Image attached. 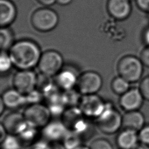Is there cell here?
Segmentation results:
<instances>
[{
    "mask_svg": "<svg viewBox=\"0 0 149 149\" xmlns=\"http://www.w3.org/2000/svg\"><path fill=\"white\" fill-rule=\"evenodd\" d=\"M9 54L16 68L30 70L38 65L42 54L37 43L30 40H22L13 44Z\"/></svg>",
    "mask_w": 149,
    "mask_h": 149,
    "instance_id": "6da1fadb",
    "label": "cell"
},
{
    "mask_svg": "<svg viewBox=\"0 0 149 149\" xmlns=\"http://www.w3.org/2000/svg\"><path fill=\"white\" fill-rule=\"evenodd\" d=\"M144 66L140 58L128 55L122 57L119 60L117 70L119 76L129 83H136L141 80Z\"/></svg>",
    "mask_w": 149,
    "mask_h": 149,
    "instance_id": "7a4b0ae2",
    "label": "cell"
},
{
    "mask_svg": "<svg viewBox=\"0 0 149 149\" xmlns=\"http://www.w3.org/2000/svg\"><path fill=\"white\" fill-rule=\"evenodd\" d=\"M96 124L104 133L113 134L122 126V116L117 109L106 104L102 113L96 118Z\"/></svg>",
    "mask_w": 149,
    "mask_h": 149,
    "instance_id": "3957f363",
    "label": "cell"
},
{
    "mask_svg": "<svg viewBox=\"0 0 149 149\" xmlns=\"http://www.w3.org/2000/svg\"><path fill=\"white\" fill-rule=\"evenodd\" d=\"M23 115L29 126L39 129L44 127L50 122L52 115L47 106L38 103L29 105Z\"/></svg>",
    "mask_w": 149,
    "mask_h": 149,
    "instance_id": "277c9868",
    "label": "cell"
},
{
    "mask_svg": "<svg viewBox=\"0 0 149 149\" xmlns=\"http://www.w3.org/2000/svg\"><path fill=\"white\" fill-rule=\"evenodd\" d=\"M59 17L57 13L48 8L37 9L32 14L31 22L38 31L46 32L53 30L57 26Z\"/></svg>",
    "mask_w": 149,
    "mask_h": 149,
    "instance_id": "5b68a950",
    "label": "cell"
},
{
    "mask_svg": "<svg viewBox=\"0 0 149 149\" xmlns=\"http://www.w3.org/2000/svg\"><path fill=\"white\" fill-rule=\"evenodd\" d=\"M63 63V58L59 52L48 50L41 54L37 66L41 73L52 77L61 71Z\"/></svg>",
    "mask_w": 149,
    "mask_h": 149,
    "instance_id": "8992f818",
    "label": "cell"
},
{
    "mask_svg": "<svg viewBox=\"0 0 149 149\" xmlns=\"http://www.w3.org/2000/svg\"><path fill=\"white\" fill-rule=\"evenodd\" d=\"M102 85L100 74L94 71H87L78 77L77 87L80 93L83 95L93 94L98 92Z\"/></svg>",
    "mask_w": 149,
    "mask_h": 149,
    "instance_id": "52a82bcc",
    "label": "cell"
},
{
    "mask_svg": "<svg viewBox=\"0 0 149 149\" xmlns=\"http://www.w3.org/2000/svg\"><path fill=\"white\" fill-rule=\"evenodd\" d=\"M106 107L102 99L96 95H83L79 104V108L85 116L97 118L104 111Z\"/></svg>",
    "mask_w": 149,
    "mask_h": 149,
    "instance_id": "ba28073f",
    "label": "cell"
},
{
    "mask_svg": "<svg viewBox=\"0 0 149 149\" xmlns=\"http://www.w3.org/2000/svg\"><path fill=\"white\" fill-rule=\"evenodd\" d=\"M37 76L30 70H19L14 75L13 84L15 88L24 95L35 90Z\"/></svg>",
    "mask_w": 149,
    "mask_h": 149,
    "instance_id": "9c48e42d",
    "label": "cell"
},
{
    "mask_svg": "<svg viewBox=\"0 0 149 149\" xmlns=\"http://www.w3.org/2000/svg\"><path fill=\"white\" fill-rule=\"evenodd\" d=\"M6 132L10 135L17 136L28 126L23 113L12 112L6 114L1 123Z\"/></svg>",
    "mask_w": 149,
    "mask_h": 149,
    "instance_id": "30bf717a",
    "label": "cell"
},
{
    "mask_svg": "<svg viewBox=\"0 0 149 149\" xmlns=\"http://www.w3.org/2000/svg\"><path fill=\"white\" fill-rule=\"evenodd\" d=\"M62 115L61 121L71 132H77L87 122L84 119V115L79 107H69L65 110Z\"/></svg>",
    "mask_w": 149,
    "mask_h": 149,
    "instance_id": "8fae6325",
    "label": "cell"
},
{
    "mask_svg": "<svg viewBox=\"0 0 149 149\" xmlns=\"http://www.w3.org/2000/svg\"><path fill=\"white\" fill-rule=\"evenodd\" d=\"M144 99L139 88H132L120 95L119 105L126 112L139 110Z\"/></svg>",
    "mask_w": 149,
    "mask_h": 149,
    "instance_id": "7c38bea8",
    "label": "cell"
},
{
    "mask_svg": "<svg viewBox=\"0 0 149 149\" xmlns=\"http://www.w3.org/2000/svg\"><path fill=\"white\" fill-rule=\"evenodd\" d=\"M107 9L112 17L122 20L130 15L132 8L130 0H108Z\"/></svg>",
    "mask_w": 149,
    "mask_h": 149,
    "instance_id": "4fadbf2b",
    "label": "cell"
},
{
    "mask_svg": "<svg viewBox=\"0 0 149 149\" xmlns=\"http://www.w3.org/2000/svg\"><path fill=\"white\" fill-rule=\"evenodd\" d=\"M42 129L43 136L51 142L63 140L66 134L69 132L62 121H50Z\"/></svg>",
    "mask_w": 149,
    "mask_h": 149,
    "instance_id": "5bb4252c",
    "label": "cell"
},
{
    "mask_svg": "<svg viewBox=\"0 0 149 149\" xmlns=\"http://www.w3.org/2000/svg\"><path fill=\"white\" fill-rule=\"evenodd\" d=\"M139 142L138 132L130 129L123 128L116 138V144L120 149H134Z\"/></svg>",
    "mask_w": 149,
    "mask_h": 149,
    "instance_id": "9a60e30c",
    "label": "cell"
},
{
    "mask_svg": "<svg viewBox=\"0 0 149 149\" xmlns=\"http://www.w3.org/2000/svg\"><path fill=\"white\" fill-rule=\"evenodd\" d=\"M145 117L142 112L137 111H128L122 116V127L139 132L145 125Z\"/></svg>",
    "mask_w": 149,
    "mask_h": 149,
    "instance_id": "2e32d148",
    "label": "cell"
},
{
    "mask_svg": "<svg viewBox=\"0 0 149 149\" xmlns=\"http://www.w3.org/2000/svg\"><path fill=\"white\" fill-rule=\"evenodd\" d=\"M1 98L3 101L5 106L11 109L19 108L27 103L25 95L15 88L5 91Z\"/></svg>",
    "mask_w": 149,
    "mask_h": 149,
    "instance_id": "e0dca14e",
    "label": "cell"
},
{
    "mask_svg": "<svg viewBox=\"0 0 149 149\" xmlns=\"http://www.w3.org/2000/svg\"><path fill=\"white\" fill-rule=\"evenodd\" d=\"M16 8L10 0H0V24L7 27L11 24L16 16Z\"/></svg>",
    "mask_w": 149,
    "mask_h": 149,
    "instance_id": "ac0fdd59",
    "label": "cell"
},
{
    "mask_svg": "<svg viewBox=\"0 0 149 149\" xmlns=\"http://www.w3.org/2000/svg\"><path fill=\"white\" fill-rule=\"evenodd\" d=\"M78 77L76 73L69 69L60 71L56 77V84L63 91L73 88L76 86Z\"/></svg>",
    "mask_w": 149,
    "mask_h": 149,
    "instance_id": "d6986e66",
    "label": "cell"
},
{
    "mask_svg": "<svg viewBox=\"0 0 149 149\" xmlns=\"http://www.w3.org/2000/svg\"><path fill=\"white\" fill-rule=\"evenodd\" d=\"M38 133L37 129L27 126V127L19 135L16 136L19 142L23 146H31L36 141Z\"/></svg>",
    "mask_w": 149,
    "mask_h": 149,
    "instance_id": "ffe728a7",
    "label": "cell"
},
{
    "mask_svg": "<svg viewBox=\"0 0 149 149\" xmlns=\"http://www.w3.org/2000/svg\"><path fill=\"white\" fill-rule=\"evenodd\" d=\"M14 37L12 30L7 27H1L0 31V47L2 51L10 49L13 45Z\"/></svg>",
    "mask_w": 149,
    "mask_h": 149,
    "instance_id": "44dd1931",
    "label": "cell"
},
{
    "mask_svg": "<svg viewBox=\"0 0 149 149\" xmlns=\"http://www.w3.org/2000/svg\"><path fill=\"white\" fill-rule=\"evenodd\" d=\"M130 83L119 76L113 79L111 83V87L114 93L121 95L130 89Z\"/></svg>",
    "mask_w": 149,
    "mask_h": 149,
    "instance_id": "7402d4cb",
    "label": "cell"
},
{
    "mask_svg": "<svg viewBox=\"0 0 149 149\" xmlns=\"http://www.w3.org/2000/svg\"><path fill=\"white\" fill-rule=\"evenodd\" d=\"M80 94L76 90H74L73 88L65 90L62 93V97L65 105H68L69 107H75L79 105L81 97H80Z\"/></svg>",
    "mask_w": 149,
    "mask_h": 149,
    "instance_id": "603a6c76",
    "label": "cell"
},
{
    "mask_svg": "<svg viewBox=\"0 0 149 149\" xmlns=\"http://www.w3.org/2000/svg\"><path fill=\"white\" fill-rule=\"evenodd\" d=\"M63 145L66 149H74L80 146L81 140L74 132L69 131L63 139Z\"/></svg>",
    "mask_w": 149,
    "mask_h": 149,
    "instance_id": "cb8c5ba5",
    "label": "cell"
},
{
    "mask_svg": "<svg viewBox=\"0 0 149 149\" xmlns=\"http://www.w3.org/2000/svg\"><path fill=\"white\" fill-rule=\"evenodd\" d=\"M1 149H20L22 146L16 136H7L1 143Z\"/></svg>",
    "mask_w": 149,
    "mask_h": 149,
    "instance_id": "d4e9b609",
    "label": "cell"
},
{
    "mask_svg": "<svg viewBox=\"0 0 149 149\" xmlns=\"http://www.w3.org/2000/svg\"><path fill=\"white\" fill-rule=\"evenodd\" d=\"M13 65L9 54H8L5 51H2L0 56V70L1 73L8 72Z\"/></svg>",
    "mask_w": 149,
    "mask_h": 149,
    "instance_id": "484cf974",
    "label": "cell"
},
{
    "mask_svg": "<svg viewBox=\"0 0 149 149\" xmlns=\"http://www.w3.org/2000/svg\"><path fill=\"white\" fill-rule=\"evenodd\" d=\"M90 148V149H113L110 141L104 138L94 140L91 143Z\"/></svg>",
    "mask_w": 149,
    "mask_h": 149,
    "instance_id": "4316f807",
    "label": "cell"
},
{
    "mask_svg": "<svg viewBox=\"0 0 149 149\" xmlns=\"http://www.w3.org/2000/svg\"><path fill=\"white\" fill-rule=\"evenodd\" d=\"M25 96L27 103L30 105L40 103L42 97H44V95L40 90H37L35 89L26 94Z\"/></svg>",
    "mask_w": 149,
    "mask_h": 149,
    "instance_id": "83f0119b",
    "label": "cell"
},
{
    "mask_svg": "<svg viewBox=\"0 0 149 149\" xmlns=\"http://www.w3.org/2000/svg\"><path fill=\"white\" fill-rule=\"evenodd\" d=\"M139 88L144 100L149 101V76L141 79Z\"/></svg>",
    "mask_w": 149,
    "mask_h": 149,
    "instance_id": "f1b7e54d",
    "label": "cell"
},
{
    "mask_svg": "<svg viewBox=\"0 0 149 149\" xmlns=\"http://www.w3.org/2000/svg\"><path fill=\"white\" fill-rule=\"evenodd\" d=\"M140 143L149 146V123L145 125L138 132Z\"/></svg>",
    "mask_w": 149,
    "mask_h": 149,
    "instance_id": "f546056e",
    "label": "cell"
},
{
    "mask_svg": "<svg viewBox=\"0 0 149 149\" xmlns=\"http://www.w3.org/2000/svg\"><path fill=\"white\" fill-rule=\"evenodd\" d=\"M140 59L144 66L149 68V46L146 45L141 51Z\"/></svg>",
    "mask_w": 149,
    "mask_h": 149,
    "instance_id": "4dcf8cb0",
    "label": "cell"
},
{
    "mask_svg": "<svg viewBox=\"0 0 149 149\" xmlns=\"http://www.w3.org/2000/svg\"><path fill=\"white\" fill-rule=\"evenodd\" d=\"M135 2L140 10L149 13V0H135Z\"/></svg>",
    "mask_w": 149,
    "mask_h": 149,
    "instance_id": "1f68e13d",
    "label": "cell"
},
{
    "mask_svg": "<svg viewBox=\"0 0 149 149\" xmlns=\"http://www.w3.org/2000/svg\"><path fill=\"white\" fill-rule=\"evenodd\" d=\"M143 40L146 45L149 46V27H147L143 31Z\"/></svg>",
    "mask_w": 149,
    "mask_h": 149,
    "instance_id": "d6a6232c",
    "label": "cell"
},
{
    "mask_svg": "<svg viewBox=\"0 0 149 149\" xmlns=\"http://www.w3.org/2000/svg\"><path fill=\"white\" fill-rule=\"evenodd\" d=\"M49 145L44 143H36L31 146L29 149H48Z\"/></svg>",
    "mask_w": 149,
    "mask_h": 149,
    "instance_id": "836d02e7",
    "label": "cell"
},
{
    "mask_svg": "<svg viewBox=\"0 0 149 149\" xmlns=\"http://www.w3.org/2000/svg\"><path fill=\"white\" fill-rule=\"evenodd\" d=\"M6 133H8L6 131V130L5 129L4 127L3 126L2 124L1 123L0 125V143H1L6 137L7 135Z\"/></svg>",
    "mask_w": 149,
    "mask_h": 149,
    "instance_id": "e575fe53",
    "label": "cell"
},
{
    "mask_svg": "<svg viewBox=\"0 0 149 149\" xmlns=\"http://www.w3.org/2000/svg\"><path fill=\"white\" fill-rule=\"evenodd\" d=\"M48 149H66L63 144H59L58 142H52L48 146Z\"/></svg>",
    "mask_w": 149,
    "mask_h": 149,
    "instance_id": "d590c367",
    "label": "cell"
},
{
    "mask_svg": "<svg viewBox=\"0 0 149 149\" xmlns=\"http://www.w3.org/2000/svg\"><path fill=\"white\" fill-rule=\"evenodd\" d=\"M37 1H38L40 3L46 6L52 5L55 2H56V0H37Z\"/></svg>",
    "mask_w": 149,
    "mask_h": 149,
    "instance_id": "8d00e7d4",
    "label": "cell"
},
{
    "mask_svg": "<svg viewBox=\"0 0 149 149\" xmlns=\"http://www.w3.org/2000/svg\"><path fill=\"white\" fill-rule=\"evenodd\" d=\"M73 0H56V2L61 5H67L70 3Z\"/></svg>",
    "mask_w": 149,
    "mask_h": 149,
    "instance_id": "74e56055",
    "label": "cell"
},
{
    "mask_svg": "<svg viewBox=\"0 0 149 149\" xmlns=\"http://www.w3.org/2000/svg\"><path fill=\"white\" fill-rule=\"evenodd\" d=\"M134 149H149V146L140 143Z\"/></svg>",
    "mask_w": 149,
    "mask_h": 149,
    "instance_id": "f35d334b",
    "label": "cell"
},
{
    "mask_svg": "<svg viewBox=\"0 0 149 149\" xmlns=\"http://www.w3.org/2000/svg\"><path fill=\"white\" fill-rule=\"evenodd\" d=\"M5 107V104L3 102V101L2 100V99H0V114H2L4 110V108Z\"/></svg>",
    "mask_w": 149,
    "mask_h": 149,
    "instance_id": "ab89813d",
    "label": "cell"
},
{
    "mask_svg": "<svg viewBox=\"0 0 149 149\" xmlns=\"http://www.w3.org/2000/svg\"><path fill=\"white\" fill-rule=\"evenodd\" d=\"M74 149H90V147H87L86 146H83V145H80L79 146H78L77 147H76Z\"/></svg>",
    "mask_w": 149,
    "mask_h": 149,
    "instance_id": "60d3db41",
    "label": "cell"
}]
</instances>
